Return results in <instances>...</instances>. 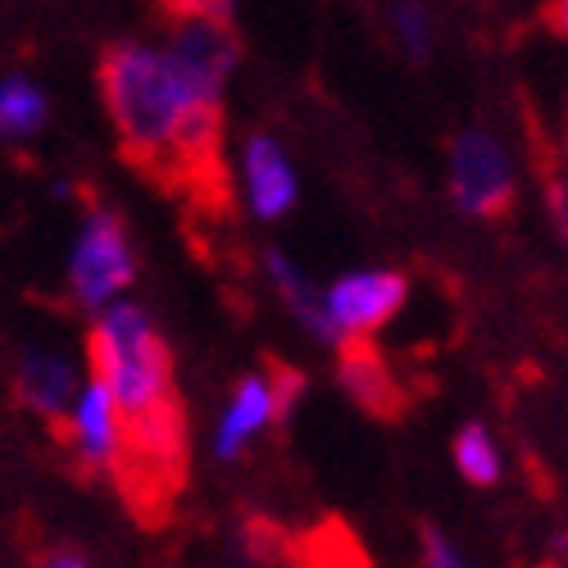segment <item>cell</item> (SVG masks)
I'll return each mask as SVG.
<instances>
[{"mask_svg":"<svg viewBox=\"0 0 568 568\" xmlns=\"http://www.w3.org/2000/svg\"><path fill=\"white\" fill-rule=\"evenodd\" d=\"M101 97L136 169L178 192H210L223 182V91L205 87L169 41H114L101 60Z\"/></svg>","mask_w":568,"mask_h":568,"instance_id":"6da1fadb","label":"cell"},{"mask_svg":"<svg viewBox=\"0 0 568 568\" xmlns=\"http://www.w3.org/2000/svg\"><path fill=\"white\" fill-rule=\"evenodd\" d=\"M87 368L110 387L123 418V464L114 478L132 505H164L182 483V400L164 333L141 305L114 301L91 323Z\"/></svg>","mask_w":568,"mask_h":568,"instance_id":"7a4b0ae2","label":"cell"},{"mask_svg":"<svg viewBox=\"0 0 568 568\" xmlns=\"http://www.w3.org/2000/svg\"><path fill=\"white\" fill-rule=\"evenodd\" d=\"M132 277H136V251H132L128 223L105 205L87 210V219L78 227V242H73V255H69L73 301L91 314H101L132 287Z\"/></svg>","mask_w":568,"mask_h":568,"instance_id":"3957f363","label":"cell"},{"mask_svg":"<svg viewBox=\"0 0 568 568\" xmlns=\"http://www.w3.org/2000/svg\"><path fill=\"white\" fill-rule=\"evenodd\" d=\"M518 196L514 160L487 128H464L450 141V201L468 219H505Z\"/></svg>","mask_w":568,"mask_h":568,"instance_id":"277c9868","label":"cell"},{"mask_svg":"<svg viewBox=\"0 0 568 568\" xmlns=\"http://www.w3.org/2000/svg\"><path fill=\"white\" fill-rule=\"evenodd\" d=\"M301 400V373L282 368V364H264L255 373H246L236 383L232 400L219 414L214 428V455L219 459H242L251 450L255 437H264L273 423H282Z\"/></svg>","mask_w":568,"mask_h":568,"instance_id":"5b68a950","label":"cell"},{"mask_svg":"<svg viewBox=\"0 0 568 568\" xmlns=\"http://www.w3.org/2000/svg\"><path fill=\"white\" fill-rule=\"evenodd\" d=\"M323 292H327V314H333L342 342H359V337L383 333V327L405 310L409 282L396 268H359Z\"/></svg>","mask_w":568,"mask_h":568,"instance_id":"8992f818","label":"cell"},{"mask_svg":"<svg viewBox=\"0 0 568 568\" xmlns=\"http://www.w3.org/2000/svg\"><path fill=\"white\" fill-rule=\"evenodd\" d=\"M64 437H69V450L78 459L82 473H119L123 464V418H119V405L110 396V387L101 383L97 373L82 383L69 418H64Z\"/></svg>","mask_w":568,"mask_h":568,"instance_id":"52a82bcc","label":"cell"},{"mask_svg":"<svg viewBox=\"0 0 568 568\" xmlns=\"http://www.w3.org/2000/svg\"><path fill=\"white\" fill-rule=\"evenodd\" d=\"M242 182H246V201L255 210V219L277 223L282 214H292L296 205V173L292 160L282 151V141L268 132L246 136L242 146Z\"/></svg>","mask_w":568,"mask_h":568,"instance_id":"ba28073f","label":"cell"},{"mask_svg":"<svg viewBox=\"0 0 568 568\" xmlns=\"http://www.w3.org/2000/svg\"><path fill=\"white\" fill-rule=\"evenodd\" d=\"M14 387H19V400L45 418V423H64L82 383H78V368L69 355L51 351V346H28L19 355V377H14Z\"/></svg>","mask_w":568,"mask_h":568,"instance_id":"9c48e42d","label":"cell"},{"mask_svg":"<svg viewBox=\"0 0 568 568\" xmlns=\"http://www.w3.org/2000/svg\"><path fill=\"white\" fill-rule=\"evenodd\" d=\"M264 268H268V277H273L277 301L296 314V323L305 327V333L318 337L323 346H342L337 323H333V314H327V292L314 287V282L305 277V268H296L282 251H264Z\"/></svg>","mask_w":568,"mask_h":568,"instance_id":"30bf717a","label":"cell"},{"mask_svg":"<svg viewBox=\"0 0 568 568\" xmlns=\"http://www.w3.org/2000/svg\"><path fill=\"white\" fill-rule=\"evenodd\" d=\"M342 387L351 392L355 405H364L368 414H383V418H392V409L400 405L396 377L383 364V355L368 351V337L342 342Z\"/></svg>","mask_w":568,"mask_h":568,"instance_id":"8fae6325","label":"cell"},{"mask_svg":"<svg viewBox=\"0 0 568 568\" xmlns=\"http://www.w3.org/2000/svg\"><path fill=\"white\" fill-rule=\"evenodd\" d=\"M51 101L45 91L28 78H6L0 82V141H28L45 128Z\"/></svg>","mask_w":568,"mask_h":568,"instance_id":"7c38bea8","label":"cell"},{"mask_svg":"<svg viewBox=\"0 0 568 568\" xmlns=\"http://www.w3.org/2000/svg\"><path fill=\"white\" fill-rule=\"evenodd\" d=\"M455 468L473 487H496L500 483V446L483 423H468L455 437Z\"/></svg>","mask_w":568,"mask_h":568,"instance_id":"4fadbf2b","label":"cell"},{"mask_svg":"<svg viewBox=\"0 0 568 568\" xmlns=\"http://www.w3.org/2000/svg\"><path fill=\"white\" fill-rule=\"evenodd\" d=\"M392 28H396V37L405 45V55L428 60V51H433V23H428V10H423L418 0H400L396 14H392Z\"/></svg>","mask_w":568,"mask_h":568,"instance_id":"5bb4252c","label":"cell"},{"mask_svg":"<svg viewBox=\"0 0 568 568\" xmlns=\"http://www.w3.org/2000/svg\"><path fill=\"white\" fill-rule=\"evenodd\" d=\"M169 19H232V0H155Z\"/></svg>","mask_w":568,"mask_h":568,"instance_id":"9a60e30c","label":"cell"},{"mask_svg":"<svg viewBox=\"0 0 568 568\" xmlns=\"http://www.w3.org/2000/svg\"><path fill=\"white\" fill-rule=\"evenodd\" d=\"M423 568H468V564H464L459 546L446 532L423 528Z\"/></svg>","mask_w":568,"mask_h":568,"instance_id":"2e32d148","label":"cell"},{"mask_svg":"<svg viewBox=\"0 0 568 568\" xmlns=\"http://www.w3.org/2000/svg\"><path fill=\"white\" fill-rule=\"evenodd\" d=\"M37 568H91L82 555H73V550H55V555H45Z\"/></svg>","mask_w":568,"mask_h":568,"instance_id":"e0dca14e","label":"cell"},{"mask_svg":"<svg viewBox=\"0 0 568 568\" xmlns=\"http://www.w3.org/2000/svg\"><path fill=\"white\" fill-rule=\"evenodd\" d=\"M550 28L568 37V0H555V6H550Z\"/></svg>","mask_w":568,"mask_h":568,"instance_id":"ac0fdd59","label":"cell"},{"mask_svg":"<svg viewBox=\"0 0 568 568\" xmlns=\"http://www.w3.org/2000/svg\"><path fill=\"white\" fill-rule=\"evenodd\" d=\"M559 178L568 182V123H564V169H559Z\"/></svg>","mask_w":568,"mask_h":568,"instance_id":"d6986e66","label":"cell"},{"mask_svg":"<svg viewBox=\"0 0 568 568\" xmlns=\"http://www.w3.org/2000/svg\"><path fill=\"white\" fill-rule=\"evenodd\" d=\"M559 550H564V555H568V537H559Z\"/></svg>","mask_w":568,"mask_h":568,"instance_id":"ffe728a7","label":"cell"}]
</instances>
